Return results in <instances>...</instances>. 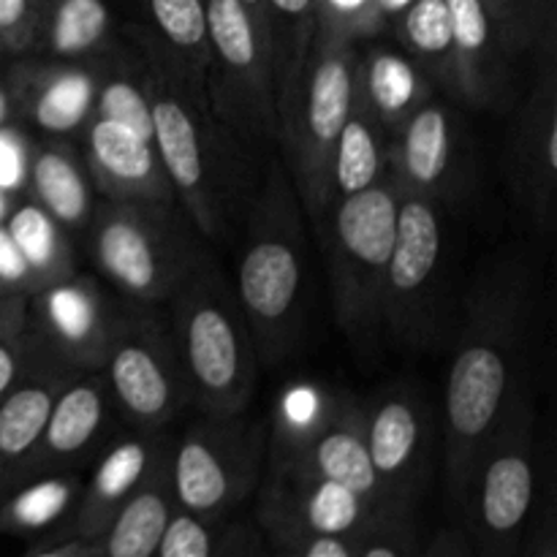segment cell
Segmentation results:
<instances>
[{
	"mask_svg": "<svg viewBox=\"0 0 557 557\" xmlns=\"http://www.w3.org/2000/svg\"><path fill=\"white\" fill-rule=\"evenodd\" d=\"M172 487H169V455L158 462L147 482L120 506L98 536L101 557H156L158 542L174 515Z\"/></svg>",
	"mask_w": 557,
	"mask_h": 557,
	"instance_id": "f1b7e54d",
	"label": "cell"
},
{
	"mask_svg": "<svg viewBox=\"0 0 557 557\" xmlns=\"http://www.w3.org/2000/svg\"><path fill=\"white\" fill-rule=\"evenodd\" d=\"M386 174L403 194L438 201L457 194L466 177V134L455 109L428 101L389 134Z\"/></svg>",
	"mask_w": 557,
	"mask_h": 557,
	"instance_id": "ac0fdd59",
	"label": "cell"
},
{
	"mask_svg": "<svg viewBox=\"0 0 557 557\" xmlns=\"http://www.w3.org/2000/svg\"><path fill=\"white\" fill-rule=\"evenodd\" d=\"M3 82L22 123L49 139H71L82 134L92 117L98 60L69 63L25 54L11 63Z\"/></svg>",
	"mask_w": 557,
	"mask_h": 557,
	"instance_id": "d6986e66",
	"label": "cell"
},
{
	"mask_svg": "<svg viewBox=\"0 0 557 557\" xmlns=\"http://www.w3.org/2000/svg\"><path fill=\"white\" fill-rule=\"evenodd\" d=\"M397 205L400 188L386 174L373 188L332 201L315 221L337 324L359 348L375 346L384 335V283Z\"/></svg>",
	"mask_w": 557,
	"mask_h": 557,
	"instance_id": "5b68a950",
	"label": "cell"
},
{
	"mask_svg": "<svg viewBox=\"0 0 557 557\" xmlns=\"http://www.w3.org/2000/svg\"><path fill=\"white\" fill-rule=\"evenodd\" d=\"M364 403V444L386 500L411 509L424 484L433 446V411L422 392L392 384Z\"/></svg>",
	"mask_w": 557,
	"mask_h": 557,
	"instance_id": "2e32d148",
	"label": "cell"
},
{
	"mask_svg": "<svg viewBox=\"0 0 557 557\" xmlns=\"http://www.w3.org/2000/svg\"><path fill=\"white\" fill-rule=\"evenodd\" d=\"M0 288L33 297L38 292V281L33 277L30 267L25 264L22 253L16 250L5 223H0Z\"/></svg>",
	"mask_w": 557,
	"mask_h": 557,
	"instance_id": "b9f144b4",
	"label": "cell"
},
{
	"mask_svg": "<svg viewBox=\"0 0 557 557\" xmlns=\"http://www.w3.org/2000/svg\"><path fill=\"white\" fill-rule=\"evenodd\" d=\"M3 223L25 264L30 267L33 277L38 281V292L76 272L71 234L58 221H52L41 207L33 205L27 196L16 199L14 210Z\"/></svg>",
	"mask_w": 557,
	"mask_h": 557,
	"instance_id": "836d02e7",
	"label": "cell"
},
{
	"mask_svg": "<svg viewBox=\"0 0 557 557\" xmlns=\"http://www.w3.org/2000/svg\"><path fill=\"white\" fill-rule=\"evenodd\" d=\"M11 120H14V107H11V96L9 90H5V82L0 79V128H5Z\"/></svg>",
	"mask_w": 557,
	"mask_h": 557,
	"instance_id": "f907efd6",
	"label": "cell"
},
{
	"mask_svg": "<svg viewBox=\"0 0 557 557\" xmlns=\"http://www.w3.org/2000/svg\"><path fill=\"white\" fill-rule=\"evenodd\" d=\"M27 299L25 294L0 288V332L27 324Z\"/></svg>",
	"mask_w": 557,
	"mask_h": 557,
	"instance_id": "bcb514c9",
	"label": "cell"
},
{
	"mask_svg": "<svg viewBox=\"0 0 557 557\" xmlns=\"http://www.w3.org/2000/svg\"><path fill=\"white\" fill-rule=\"evenodd\" d=\"M25 557H101V547H98V539H65L63 544L38 549Z\"/></svg>",
	"mask_w": 557,
	"mask_h": 557,
	"instance_id": "7dc6e473",
	"label": "cell"
},
{
	"mask_svg": "<svg viewBox=\"0 0 557 557\" xmlns=\"http://www.w3.org/2000/svg\"><path fill=\"white\" fill-rule=\"evenodd\" d=\"M520 555L522 557H557L553 511H547V517H544V522L539 525V531H533V533L528 531Z\"/></svg>",
	"mask_w": 557,
	"mask_h": 557,
	"instance_id": "f6af8a7d",
	"label": "cell"
},
{
	"mask_svg": "<svg viewBox=\"0 0 557 557\" xmlns=\"http://www.w3.org/2000/svg\"><path fill=\"white\" fill-rule=\"evenodd\" d=\"M239 5L248 11L250 20L256 22V27H259V30L264 33V38H267V5H264V0H239ZM267 44H270V41H267ZM270 58H272V54H270Z\"/></svg>",
	"mask_w": 557,
	"mask_h": 557,
	"instance_id": "c3c4849f",
	"label": "cell"
},
{
	"mask_svg": "<svg viewBox=\"0 0 557 557\" xmlns=\"http://www.w3.org/2000/svg\"><path fill=\"white\" fill-rule=\"evenodd\" d=\"M145 5V54L161 74L188 90L205 92L207 76V3L205 0H141Z\"/></svg>",
	"mask_w": 557,
	"mask_h": 557,
	"instance_id": "d4e9b609",
	"label": "cell"
},
{
	"mask_svg": "<svg viewBox=\"0 0 557 557\" xmlns=\"http://www.w3.org/2000/svg\"><path fill=\"white\" fill-rule=\"evenodd\" d=\"M536 504V413L525 392L484 444L460 506L479 557H517Z\"/></svg>",
	"mask_w": 557,
	"mask_h": 557,
	"instance_id": "ba28073f",
	"label": "cell"
},
{
	"mask_svg": "<svg viewBox=\"0 0 557 557\" xmlns=\"http://www.w3.org/2000/svg\"><path fill=\"white\" fill-rule=\"evenodd\" d=\"M169 305V332L188 381L190 408L215 417L248 411L261 362L232 286L199 261Z\"/></svg>",
	"mask_w": 557,
	"mask_h": 557,
	"instance_id": "277c9868",
	"label": "cell"
},
{
	"mask_svg": "<svg viewBox=\"0 0 557 557\" xmlns=\"http://www.w3.org/2000/svg\"><path fill=\"white\" fill-rule=\"evenodd\" d=\"M92 117L109 120L152 141V63L109 49L98 58Z\"/></svg>",
	"mask_w": 557,
	"mask_h": 557,
	"instance_id": "4dcf8cb0",
	"label": "cell"
},
{
	"mask_svg": "<svg viewBox=\"0 0 557 557\" xmlns=\"http://www.w3.org/2000/svg\"><path fill=\"white\" fill-rule=\"evenodd\" d=\"M419 557H479L473 549L471 539L466 536L457 528H444L433 536V542L428 544V549H422Z\"/></svg>",
	"mask_w": 557,
	"mask_h": 557,
	"instance_id": "ee69618b",
	"label": "cell"
},
{
	"mask_svg": "<svg viewBox=\"0 0 557 557\" xmlns=\"http://www.w3.org/2000/svg\"><path fill=\"white\" fill-rule=\"evenodd\" d=\"M310 403V408L277 413L267 438V468L330 479L381 509H395L381 490L364 444V403L354 395H315Z\"/></svg>",
	"mask_w": 557,
	"mask_h": 557,
	"instance_id": "8fae6325",
	"label": "cell"
},
{
	"mask_svg": "<svg viewBox=\"0 0 557 557\" xmlns=\"http://www.w3.org/2000/svg\"><path fill=\"white\" fill-rule=\"evenodd\" d=\"M79 136L87 174L101 199L131 205H177L150 139H141L134 131L98 117L87 120Z\"/></svg>",
	"mask_w": 557,
	"mask_h": 557,
	"instance_id": "44dd1931",
	"label": "cell"
},
{
	"mask_svg": "<svg viewBox=\"0 0 557 557\" xmlns=\"http://www.w3.org/2000/svg\"><path fill=\"white\" fill-rule=\"evenodd\" d=\"M131 302L112 297L96 277L71 272L27 299V324L74 373H96L123 330Z\"/></svg>",
	"mask_w": 557,
	"mask_h": 557,
	"instance_id": "5bb4252c",
	"label": "cell"
},
{
	"mask_svg": "<svg viewBox=\"0 0 557 557\" xmlns=\"http://www.w3.org/2000/svg\"><path fill=\"white\" fill-rule=\"evenodd\" d=\"M484 9L493 14L500 36L506 38L511 52L531 47L542 36V27H553V0H482Z\"/></svg>",
	"mask_w": 557,
	"mask_h": 557,
	"instance_id": "d590c367",
	"label": "cell"
},
{
	"mask_svg": "<svg viewBox=\"0 0 557 557\" xmlns=\"http://www.w3.org/2000/svg\"><path fill=\"white\" fill-rule=\"evenodd\" d=\"M112 49L109 0H47L41 30L30 54L69 63H90Z\"/></svg>",
	"mask_w": 557,
	"mask_h": 557,
	"instance_id": "83f0119b",
	"label": "cell"
},
{
	"mask_svg": "<svg viewBox=\"0 0 557 557\" xmlns=\"http://www.w3.org/2000/svg\"><path fill=\"white\" fill-rule=\"evenodd\" d=\"M47 359H54L52 351L44 346L30 324L0 332V400Z\"/></svg>",
	"mask_w": 557,
	"mask_h": 557,
	"instance_id": "f35d334b",
	"label": "cell"
},
{
	"mask_svg": "<svg viewBox=\"0 0 557 557\" xmlns=\"http://www.w3.org/2000/svg\"><path fill=\"white\" fill-rule=\"evenodd\" d=\"M169 430H131L98 451L90 476L82 482L79 500L65 522V539H98L120 506L147 482L169 455Z\"/></svg>",
	"mask_w": 557,
	"mask_h": 557,
	"instance_id": "ffe728a7",
	"label": "cell"
},
{
	"mask_svg": "<svg viewBox=\"0 0 557 557\" xmlns=\"http://www.w3.org/2000/svg\"><path fill=\"white\" fill-rule=\"evenodd\" d=\"M114 411L134 430H169L190 408L188 381L172 332L150 308L131 305L101 368Z\"/></svg>",
	"mask_w": 557,
	"mask_h": 557,
	"instance_id": "7c38bea8",
	"label": "cell"
},
{
	"mask_svg": "<svg viewBox=\"0 0 557 557\" xmlns=\"http://www.w3.org/2000/svg\"><path fill=\"white\" fill-rule=\"evenodd\" d=\"M114 403L101 370L76 373L54 400L41 438L30 455L0 479V493L47 473L79 471L107 444Z\"/></svg>",
	"mask_w": 557,
	"mask_h": 557,
	"instance_id": "e0dca14e",
	"label": "cell"
},
{
	"mask_svg": "<svg viewBox=\"0 0 557 557\" xmlns=\"http://www.w3.org/2000/svg\"><path fill=\"white\" fill-rule=\"evenodd\" d=\"M417 531L408 509H395L381 515L368 531L359 536L357 557H419Z\"/></svg>",
	"mask_w": 557,
	"mask_h": 557,
	"instance_id": "ab89813d",
	"label": "cell"
},
{
	"mask_svg": "<svg viewBox=\"0 0 557 557\" xmlns=\"http://www.w3.org/2000/svg\"><path fill=\"white\" fill-rule=\"evenodd\" d=\"M205 3L210 41L205 92L212 114L250 150L277 141L275 74L264 33L239 0Z\"/></svg>",
	"mask_w": 557,
	"mask_h": 557,
	"instance_id": "30bf717a",
	"label": "cell"
},
{
	"mask_svg": "<svg viewBox=\"0 0 557 557\" xmlns=\"http://www.w3.org/2000/svg\"><path fill=\"white\" fill-rule=\"evenodd\" d=\"M441 264L444 226L438 201L400 190L395 243L384 283V330L400 343L422 341L430 335Z\"/></svg>",
	"mask_w": 557,
	"mask_h": 557,
	"instance_id": "4fadbf2b",
	"label": "cell"
},
{
	"mask_svg": "<svg viewBox=\"0 0 557 557\" xmlns=\"http://www.w3.org/2000/svg\"><path fill=\"white\" fill-rule=\"evenodd\" d=\"M359 539L348 536H305L275 544L270 557H357Z\"/></svg>",
	"mask_w": 557,
	"mask_h": 557,
	"instance_id": "7bdbcfd3",
	"label": "cell"
},
{
	"mask_svg": "<svg viewBox=\"0 0 557 557\" xmlns=\"http://www.w3.org/2000/svg\"><path fill=\"white\" fill-rule=\"evenodd\" d=\"M357 44L319 33L297 85L277 112L283 163L313 223L326 207L332 152L357 103Z\"/></svg>",
	"mask_w": 557,
	"mask_h": 557,
	"instance_id": "8992f818",
	"label": "cell"
},
{
	"mask_svg": "<svg viewBox=\"0 0 557 557\" xmlns=\"http://www.w3.org/2000/svg\"><path fill=\"white\" fill-rule=\"evenodd\" d=\"M315 11L319 33L354 44L379 36L384 27L375 0H315Z\"/></svg>",
	"mask_w": 557,
	"mask_h": 557,
	"instance_id": "74e56055",
	"label": "cell"
},
{
	"mask_svg": "<svg viewBox=\"0 0 557 557\" xmlns=\"http://www.w3.org/2000/svg\"><path fill=\"white\" fill-rule=\"evenodd\" d=\"M446 5L451 16L449 87L471 107H498L509 87L515 52L482 0H446Z\"/></svg>",
	"mask_w": 557,
	"mask_h": 557,
	"instance_id": "603a6c76",
	"label": "cell"
},
{
	"mask_svg": "<svg viewBox=\"0 0 557 557\" xmlns=\"http://www.w3.org/2000/svg\"><path fill=\"white\" fill-rule=\"evenodd\" d=\"M0 58H5V52H3V47H0Z\"/></svg>",
	"mask_w": 557,
	"mask_h": 557,
	"instance_id": "f5cc1de1",
	"label": "cell"
},
{
	"mask_svg": "<svg viewBox=\"0 0 557 557\" xmlns=\"http://www.w3.org/2000/svg\"><path fill=\"white\" fill-rule=\"evenodd\" d=\"M218 522L221 520H207V517L174 509L158 542L156 557H218L223 542Z\"/></svg>",
	"mask_w": 557,
	"mask_h": 557,
	"instance_id": "8d00e7d4",
	"label": "cell"
},
{
	"mask_svg": "<svg viewBox=\"0 0 557 557\" xmlns=\"http://www.w3.org/2000/svg\"><path fill=\"white\" fill-rule=\"evenodd\" d=\"M74 375L63 362L47 359L0 400V479L30 455L47 428L54 400Z\"/></svg>",
	"mask_w": 557,
	"mask_h": 557,
	"instance_id": "484cf974",
	"label": "cell"
},
{
	"mask_svg": "<svg viewBox=\"0 0 557 557\" xmlns=\"http://www.w3.org/2000/svg\"><path fill=\"white\" fill-rule=\"evenodd\" d=\"M264 5L267 41H270L272 74H275V103L281 112L319 36V11L315 0H264Z\"/></svg>",
	"mask_w": 557,
	"mask_h": 557,
	"instance_id": "d6a6232c",
	"label": "cell"
},
{
	"mask_svg": "<svg viewBox=\"0 0 557 557\" xmlns=\"http://www.w3.org/2000/svg\"><path fill=\"white\" fill-rule=\"evenodd\" d=\"M392 22L406 54L428 74V79L449 85L451 16L446 0H413Z\"/></svg>",
	"mask_w": 557,
	"mask_h": 557,
	"instance_id": "e575fe53",
	"label": "cell"
},
{
	"mask_svg": "<svg viewBox=\"0 0 557 557\" xmlns=\"http://www.w3.org/2000/svg\"><path fill=\"white\" fill-rule=\"evenodd\" d=\"M79 471L33 476L0 493V533L38 536L69 522L82 493Z\"/></svg>",
	"mask_w": 557,
	"mask_h": 557,
	"instance_id": "1f68e13d",
	"label": "cell"
},
{
	"mask_svg": "<svg viewBox=\"0 0 557 557\" xmlns=\"http://www.w3.org/2000/svg\"><path fill=\"white\" fill-rule=\"evenodd\" d=\"M515 174L533 218L553 226L557 194V71L553 38L544 49V65L517 114Z\"/></svg>",
	"mask_w": 557,
	"mask_h": 557,
	"instance_id": "7402d4cb",
	"label": "cell"
},
{
	"mask_svg": "<svg viewBox=\"0 0 557 557\" xmlns=\"http://www.w3.org/2000/svg\"><path fill=\"white\" fill-rule=\"evenodd\" d=\"M267 430L245 413H201L169 444V487L174 506L221 520L259 490L267 466Z\"/></svg>",
	"mask_w": 557,
	"mask_h": 557,
	"instance_id": "9c48e42d",
	"label": "cell"
},
{
	"mask_svg": "<svg viewBox=\"0 0 557 557\" xmlns=\"http://www.w3.org/2000/svg\"><path fill=\"white\" fill-rule=\"evenodd\" d=\"M47 0H0V47L5 58H25L36 47Z\"/></svg>",
	"mask_w": 557,
	"mask_h": 557,
	"instance_id": "60d3db41",
	"label": "cell"
},
{
	"mask_svg": "<svg viewBox=\"0 0 557 557\" xmlns=\"http://www.w3.org/2000/svg\"><path fill=\"white\" fill-rule=\"evenodd\" d=\"M22 196L41 207L69 234H85L96 212V188L82 150L69 139L30 141Z\"/></svg>",
	"mask_w": 557,
	"mask_h": 557,
	"instance_id": "cb8c5ba5",
	"label": "cell"
},
{
	"mask_svg": "<svg viewBox=\"0 0 557 557\" xmlns=\"http://www.w3.org/2000/svg\"><path fill=\"white\" fill-rule=\"evenodd\" d=\"M411 3H413V0H375V5H379L381 22L395 20V16L400 14V11L406 9V5H411Z\"/></svg>",
	"mask_w": 557,
	"mask_h": 557,
	"instance_id": "681fc988",
	"label": "cell"
},
{
	"mask_svg": "<svg viewBox=\"0 0 557 557\" xmlns=\"http://www.w3.org/2000/svg\"><path fill=\"white\" fill-rule=\"evenodd\" d=\"M261 479L259 522L272 547L305 536L359 539L381 515L395 511L381 509L373 500L330 479L299 476L267 466Z\"/></svg>",
	"mask_w": 557,
	"mask_h": 557,
	"instance_id": "9a60e30c",
	"label": "cell"
},
{
	"mask_svg": "<svg viewBox=\"0 0 557 557\" xmlns=\"http://www.w3.org/2000/svg\"><path fill=\"white\" fill-rule=\"evenodd\" d=\"M16 199H20V196H14V190H9L0 185V223H3L5 218H9V212L14 210Z\"/></svg>",
	"mask_w": 557,
	"mask_h": 557,
	"instance_id": "816d5d0a",
	"label": "cell"
},
{
	"mask_svg": "<svg viewBox=\"0 0 557 557\" xmlns=\"http://www.w3.org/2000/svg\"><path fill=\"white\" fill-rule=\"evenodd\" d=\"M302 205L286 163L275 161L256 188L239 253L234 297L261 368L283 362L297 343L305 305Z\"/></svg>",
	"mask_w": 557,
	"mask_h": 557,
	"instance_id": "3957f363",
	"label": "cell"
},
{
	"mask_svg": "<svg viewBox=\"0 0 557 557\" xmlns=\"http://www.w3.org/2000/svg\"><path fill=\"white\" fill-rule=\"evenodd\" d=\"M433 82L408 54L386 47L359 52L357 98L386 134L430 98Z\"/></svg>",
	"mask_w": 557,
	"mask_h": 557,
	"instance_id": "4316f807",
	"label": "cell"
},
{
	"mask_svg": "<svg viewBox=\"0 0 557 557\" xmlns=\"http://www.w3.org/2000/svg\"><path fill=\"white\" fill-rule=\"evenodd\" d=\"M85 237L103 281L139 308L169 302L201 261L183 221L166 205L103 199Z\"/></svg>",
	"mask_w": 557,
	"mask_h": 557,
	"instance_id": "52a82bcc",
	"label": "cell"
},
{
	"mask_svg": "<svg viewBox=\"0 0 557 557\" xmlns=\"http://www.w3.org/2000/svg\"><path fill=\"white\" fill-rule=\"evenodd\" d=\"M531 272L500 259L468 294L444 392L446 482L460 504L484 444L520 395V370L531 326Z\"/></svg>",
	"mask_w": 557,
	"mask_h": 557,
	"instance_id": "6da1fadb",
	"label": "cell"
},
{
	"mask_svg": "<svg viewBox=\"0 0 557 557\" xmlns=\"http://www.w3.org/2000/svg\"><path fill=\"white\" fill-rule=\"evenodd\" d=\"M152 147L174 201L205 237L223 239L256 190L245 147L212 114L207 96L152 65Z\"/></svg>",
	"mask_w": 557,
	"mask_h": 557,
	"instance_id": "7a4b0ae2",
	"label": "cell"
},
{
	"mask_svg": "<svg viewBox=\"0 0 557 557\" xmlns=\"http://www.w3.org/2000/svg\"><path fill=\"white\" fill-rule=\"evenodd\" d=\"M386 147H389V134L357 98L332 152L326 207L379 185L386 177Z\"/></svg>",
	"mask_w": 557,
	"mask_h": 557,
	"instance_id": "f546056e",
	"label": "cell"
}]
</instances>
